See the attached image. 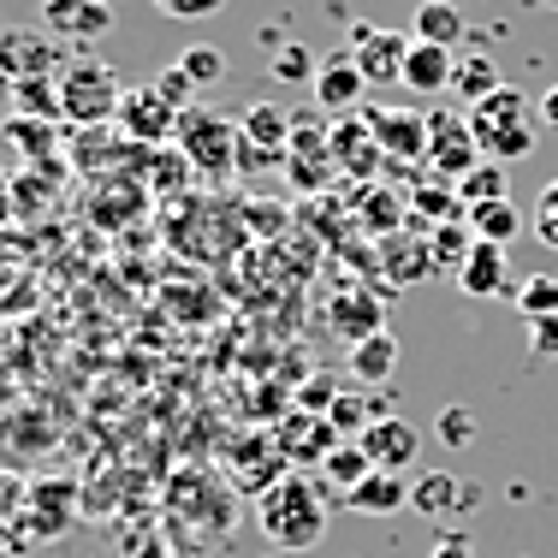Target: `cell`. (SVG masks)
<instances>
[{
    "instance_id": "6da1fadb",
    "label": "cell",
    "mask_w": 558,
    "mask_h": 558,
    "mask_svg": "<svg viewBox=\"0 0 558 558\" xmlns=\"http://www.w3.org/2000/svg\"><path fill=\"white\" fill-rule=\"evenodd\" d=\"M256 523L274 541V553H310L327 535V494L322 482H310L303 470H291L286 482H274L256 499Z\"/></svg>"
},
{
    "instance_id": "7a4b0ae2",
    "label": "cell",
    "mask_w": 558,
    "mask_h": 558,
    "mask_svg": "<svg viewBox=\"0 0 558 558\" xmlns=\"http://www.w3.org/2000/svg\"><path fill=\"white\" fill-rule=\"evenodd\" d=\"M470 131L475 143H482V161H523V155H535V137H541V108L523 96V89H494V96L482 101V108H470Z\"/></svg>"
},
{
    "instance_id": "3957f363",
    "label": "cell",
    "mask_w": 558,
    "mask_h": 558,
    "mask_svg": "<svg viewBox=\"0 0 558 558\" xmlns=\"http://www.w3.org/2000/svg\"><path fill=\"white\" fill-rule=\"evenodd\" d=\"M54 96H60V113L72 119L77 131H96V125H108V119H119L125 89H119L113 65H101V60H72V65L54 77Z\"/></svg>"
},
{
    "instance_id": "277c9868",
    "label": "cell",
    "mask_w": 558,
    "mask_h": 558,
    "mask_svg": "<svg viewBox=\"0 0 558 558\" xmlns=\"http://www.w3.org/2000/svg\"><path fill=\"white\" fill-rule=\"evenodd\" d=\"M172 143L191 155V167L203 172V179H232V172H238V149H244V137H238V119H226V113H215V108H184V113H179V131H172Z\"/></svg>"
},
{
    "instance_id": "5b68a950",
    "label": "cell",
    "mask_w": 558,
    "mask_h": 558,
    "mask_svg": "<svg viewBox=\"0 0 558 558\" xmlns=\"http://www.w3.org/2000/svg\"><path fill=\"white\" fill-rule=\"evenodd\" d=\"M291 131H298V113L274 108V101H250V108L238 113V137H244V149H238V172L291 161Z\"/></svg>"
},
{
    "instance_id": "8992f818",
    "label": "cell",
    "mask_w": 558,
    "mask_h": 558,
    "mask_svg": "<svg viewBox=\"0 0 558 558\" xmlns=\"http://www.w3.org/2000/svg\"><path fill=\"white\" fill-rule=\"evenodd\" d=\"M65 72L60 65V36L54 31H31V24H12L0 31V77L7 84H54Z\"/></svg>"
},
{
    "instance_id": "52a82bcc",
    "label": "cell",
    "mask_w": 558,
    "mask_h": 558,
    "mask_svg": "<svg viewBox=\"0 0 558 558\" xmlns=\"http://www.w3.org/2000/svg\"><path fill=\"white\" fill-rule=\"evenodd\" d=\"M220 463H226V482H232L238 494H250V499H262L274 482H286V475H291V463H286V451H279L274 434H250V440H232Z\"/></svg>"
},
{
    "instance_id": "ba28073f",
    "label": "cell",
    "mask_w": 558,
    "mask_h": 558,
    "mask_svg": "<svg viewBox=\"0 0 558 558\" xmlns=\"http://www.w3.org/2000/svg\"><path fill=\"white\" fill-rule=\"evenodd\" d=\"M179 113L184 108H172L161 96V84H137V89H125L113 125H119V137L143 143V149H161V143H172V131H179Z\"/></svg>"
},
{
    "instance_id": "9c48e42d",
    "label": "cell",
    "mask_w": 558,
    "mask_h": 558,
    "mask_svg": "<svg viewBox=\"0 0 558 558\" xmlns=\"http://www.w3.org/2000/svg\"><path fill=\"white\" fill-rule=\"evenodd\" d=\"M428 167L446 172L451 184H458L470 167H482V143H475V131H470L463 113H451V108L428 113Z\"/></svg>"
},
{
    "instance_id": "30bf717a",
    "label": "cell",
    "mask_w": 558,
    "mask_h": 558,
    "mask_svg": "<svg viewBox=\"0 0 558 558\" xmlns=\"http://www.w3.org/2000/svg\"><path fill=\"white\" fill-rule=\"evenodd\" d=\"M410 36L387 31V24H356L351 31V54L363 65L368 84H404V60H410Z\"/></svg>"
},
{
    "instance_id": "8fae6325",
    "label": "cell",
    "mask_w": 558,
    "mask_h": 558,
    "mask_svg": "<svg viewBox=\"0 0 558 558\" xmlns=\"http://www.w3.org/2000/svg\"><path fill=\"white\" fill-rule=\"evenodd\" d=\"M72 517H77V482H65V475L31 482V511H24L31 541H60L72 529Z\"/></svg>"
},
{
    "instance_id": "7c38bea8",
    "label": "cell",
    "mask_w": 558,
    "mask_h": 558,
    "mask_svg": "<svg viewBox=\"0 0 558 558\" xmlns=\"http://www.w3.org/2000/svg\"><path fill=\"white\" fill-rule=\"evenodd\" d=\"M368 131L387 161H428V113L416 108H368Z\"/></svg>"
},
{
    "instance_id": "4fadbf2b",
    "label": "cell",
    "mask_w": 558,
    "mask_h": 558,
    "mask_svg": "<svg viewBox=\"0 0 558 558\" xmlns=\"http://www.w3.org/2000/svg\"><path fill=\"white\" fill-rule=\"evenodd\" d=\"M279 451H286L291 470H310V463H327V451H339L344 440L333 434V422L327 416H310V410H291L286 422H279Z\"/></svg>"
},
{
    "instance_id": "5bb4252c",
    "label": "cell",
    "mask_w": 558,
    "mask_h": 558,
    "mask_svg": "<svg viewBox=\"0 0 558 558\" xmlns=\"http://www.w3.org/2000/svg\"><path fill=\"white\" fill-rule=\"evenodd\" d=\"M333 131L315 125V119H298V131H291V184H303V191H322L327 179H333Z\"/></svg>"
},
{
    "instance_id": "9a60e30c",
    "label": "cell",
    "mask_w": 558,
    "mask_h": 558,
    "mask_svg": "<svg viewBox=\"0 0 558 558\" xmlns=\"http://www.w3.org/2000/svg\"><path fill=\"white\" fill-rule=\"evenodd\" d=\"M43 24L60 43H101L113 31V7L108 0H43Z\"/></svg>"
},
{
    "instance_id": "2e32d148",
    "label": "cell",
    "mask_w": 558,
    "mask_h": 558,
    "mask_svg": "<svg viewBox=\"0 0 558 558\" xmlns=\"http://www.w3.org/2000/svg\"><path fill=\"white\" fill-rule=\"evenodd\" d=\"M310 89H315V108H322V113H351L356 101H363L368 77H363V65H356L351 48H339V54L322 60V72H315Z\"/></svg>"
},
{
    "instance_id": "e0dca14e",
    "label": "cell",
    "mask_w": 558,
    "mask_h": 558,
    "mask_svg": "<svg viewBox=\"0 0 558 558\" xmlns=\"http://www.w3.org/2000/svg\"><path fill=\"white\" fill-rule=\"evenodd\" d=\"M333 131V161L344 172H356V179H368V172H380V161H387V149L375 143V131H368V113H351L344 119L339 113V125H327Z\"/></svg>"
},
{
    "instance_id": "ac0fdd59",
    "label": "cell",
    "mask_w": 558,
    "mask_h": 558,
    "mask_svg": "<svg viewBox=\"0 0 558 558\" xmlns=\"http://www.w3.org/2000/svg\"><path fill=\"white\" fill-rule=\"evenodd\" d=\"M356 446L368 451V463H375V470H398V475H404L410 463H416V446H422V440H416V428H410L404 416H380Z\"/></svg>"
},
{
    "instance_id": "d6986e66",
    "label": "cell",
    "mask_w": 558,
    "mask_h": 558,
    "mask_svg": "<svg viewBox=\"0 0 558 558\" xmlns=\"http://www.w3.org/2000/svg\"><path fill=\"white\" fill-rule=\"evenodd\" d=\"M410 505V482L398 470H368L363 482L344 494V511H356V517H392V511H404Z\"/></svg>"
},
{
    "instance_id": "ffe728a7",
    "label": "cell",
    "mask_w": 558,
    "mask_h": 558,
    "mask_svg": "<svg viewBox=\"0 0 558 558\" xmlns=\"http://www.w3.org/2000/svg\"><path fill=\"white\" fill-rule=\"evenodd\" d=\"M451 72H458L451 48L416 43V48H410V60H404V89H416V96H446V89H451Z\"/></svg>"
},
{
    "instance_id": "44dd1931",
    "label": "cell",
    "mask_w": 558,
    "mask_h": 558,
    "mask_svg": "<svg viewBox=\"0 0 558 558\" xmlns=\"http://www.w3.org/2000/svg\"><path fill=\"white\" fill-rule=\"evenodd\" d=\"M458 291L463 298H494V291H505V244H487V238H475L470 262H463L458 274Z\"/></svg>"
},
{
    "instance_id": "7402d4cb",
    "label": "cell",
    "mask_w": 558,
    "mask_h": 558,
    "mask_svg": "<svg viewBox=\"0 0 558 558\" xmlns=\"http://www.w3.org/2000/svg\"><path fill=\"white\" fill-rule=\"evenodd\" d=\"M392 368H398V339L392 333L351 344V380L356 387H380V380H392Z\"/></svg>"
},
{
    "instance_id": "603a6c76",
    "label": "cell",
    "mask_w": 558,
    "mask_h": 558,
    "mask_svg": "<svg viewBox=\"0 0 558 558\" xmlns=\"http://www.w3.org/2000/svg\"><path fill=\"white\" fill-rule=\"evenodd\" d=\"M494 89H505V77H499V65L487 60V54H463V60H458V72H451V96H458V101L482 108Z\"/></svg>"
},
{
    "instance_id": "cb8c5ba5",
    "label": "cell",
    "mask_w": 558,
    "mask_h": 558,
    "mask_svg": "<svg viewBox=\"0 0 558 558\" xmlns=\"http://www.w3.org/2000/svg\"><path fill=\"white\" fill-rule=\"evenodd\" d=\"M24 511H31V482H24V475H12V470H0V547L31 541Z\"/></svg>"
},
{
    "instance_id": "d4e9b609",
    "label": "cell",
    "mask_w": 558,
    "mask_h": 558,
    "mask_svg": "<svg viewBox=\"0 0 558 558\" xmlns=\"http://www.w3.org/2000/svg\"><path fill=\"white\" fill-rule=\"evenodd\" d=\"M327 422H333L339 440H344V434H351V440H363V434L380 422V410H375V398H368L363 387H344V392H339V404L327 410Z\"/></svg>"
},
{
    "instance_id": "484cf974",
    "label": "cell",
    "mask_w": 558,
    "mask_h": 558,
    "mask_svg": "<svg viewBox=\"0 0 558 558\" xmlns=\"http://www.w3.org/2000/svg\"><path fill=\"white\" fill-rule=\"evenodd\" d=\"M463 36V12L451 0H422L416 7V43H434V48H451Z\"/></svg>"
},
{
    "instance_id": "4316f807",
    "label": "cell",
    "mask_w": 558,
    "mask_h": 558,
    "mask_svg": "<svg viewBox=\"0 0 558 558\" xmlns=\"http://www.w3.org/2000/svg\"><path fill=\"white\" fill-rule=\"evenodd\" d=\"M333 327H339V333L351 339V344L387 333V327H380V303H375V298H363V291H356V298H339V303H333Z\"/></svg>"
},
{
    "instance_id": "83f0119b",
    "label": "cell",
    "mask_w": 558,
    "mask_h": 558,
    "mask_svg": "<svg viewBox=\"0 0 558 558\" xmlns=\"http://www.w3.org/2000/svg\"><path fill=\"white\" fill-rule=\"evenodd\" d=\"M470 250H475L470 220H446V226H434V232H428V256H434V268H451V274H458L463 262H470Z\"/></svg>"
},
{
    "instance_id": "f1b7e54d",
    "label": "cell",
    "mask_w": 558,
    "mask_h": 558,
    "mask_svg": "<svg viewBox=\"0 0 558 558\" xmlns=\"http://www.w3.org/2000/svg\"><path fill=\"white\" fill-rule=\"evenodd\" d=\"M470 232L487 238V244H511V238L523 232V215L511 208V196H505V203H482V208H470Z\"/></svg>"
},
{
    "instance_id": "f546056e",
    "label": "cell",
    "mask_w": 558,
    "mask_h": 558,
    "mask_svg": "<svg viewBox=\"0 0 558 558\" xmlns=\"http://www.w3.org/2000/svg\"><path fill=\"white\" fill-rule=\"evenodd\" d=\"M410 208H416V220H434V226H446V220H470V208H463L458 184H422V191L410 196Z\"/></svg>"
},
{
    "instance_id": "4dcf8cb0",
    "label": "cell",
    "mask_w": 558,
    "mask_h": 558,
    "mask_svg": "<svg viewBox=\"0 0 558 558\" xmlns=\"http://www.w3.org/2000/svg\"><path fill=\"white\" fill-rule=\"evenodd\" d=\"M172 65L191 77V89H215V84H226V54H220V48H208V43H191Z\"/></svg>"
},
{
    "instance_id": "1f68e13d",
    "label": "cell",
    "mask_w": 558,
    "mask_h": 558,
    "mask_svg": "<svg viewBox=\"0 0 558 558\" xmlns=\"http://www.w3.org/2000/svg\"><path fill=\"white\" fill-rule=\"evenodd\" d=\"M458 494H463V482H458V475L434 470V475H422V482L410 487V505H416V511H428V517H440V511H451V505H463Z\"/></svg>"
},
{
    "instance_id": "d6a6232c",
    "label": "cell",
    "mask_w": 558,
    "mask_h": 558,
    "mask_svg": "<svg viewBox=\"0 0 558 558\" xmlns=\"http://www.w3.org/2000/svg\"><path fill=\"white\" fill-rule=\"evenodd\" d=\"M458 196H463V208L505 203V167H499V161H482V167H470V172L458 179Z\"/></svg>"
},
{
    "instance_id": "836d02e7",
    "label": "cell",
    "mask_w": 558,
    "mask_h": 558,
    "mask_svg": "<svg viewBox=\"0 0 558 558\" xmlns=\"http://www.w3.org/2000/svg\"><path fill=\"white\" fill-rule=\"evenodd\" d=\"M196 179V167H191V155L179 149V143H161V149H155V167H149V184L155 191H184V184Z\"/></svg>"
},
{
    "instance_id": "e575fe53",
    "label": "cell",
    "mask_w": 558,
    "mask_h": 558,
    "mask_svg": "<svg viewBox=\"0 0 558 558\" xmlns=\"http://www.w3.org/2000/svg\"><path fill=\"white\" fill-rule=\"evenodd\" d=\"M368 470H375V463H368V451L356 446V440H351V446H339V451H327V463H322V475H327L333 487H344V494H351V487L363 482Z\"/></svg>"
},
{
    "instance_id": "d590c367",
    "label": "cell",
    "mask_w": 558,
    "mask_h": 558,
    "mask_svg": "<svg viewBox=\"0 0 558 558\" xmlns=\"http://www.w3.org/2000/svg\"><path fill=\"white\" fill-rule=\"evenodd\" d=\"M517 310H523V322H535V315H558V279L553 274H535L517 286Z\"/></svg>"
},
{
    "instance_id": "8d00e7d4",
    "label": "cell",
    "mask_w": 558,
    "mask_h": 558,
    "mask_svg": "<svg viewBox=\"0 0 558 558\" xmlns=\"http://www.w3.org/2000/svg\"><path fill=\"white\" fill-rule=\"evenodd\" d=\"M315 72H322V60H315L303 43H291V48H279V54H274V77H279V84H315Z\"/></svg>"
},
{
    "instance_id": "74e56055",
    "label": "cell",
    "mask_w": 558,
    "mask_h": 558,
    "mask_svg": "<svg viewBox=\"0 0 558 558\" xmlns=\"http://www.w3.org/2000/svg\"><path fill=\"white\" fill-rule=\"evenodd\" d=\"M339 392H344L339 375H310V380L298 387V410H310V416H327V410L339 404Z\"/></svg>"
},
{
    "instance_id": "f35d334b",
    "label": "cell",
    "mask_w": 558,
    "mask_h": 558,
    "mask_svg": "<svg viewBox=\"0 0 558 558\" xmlns=\"http://www.w3.org/2000/svg\"><path fill=\"white\" fill-rule=\"evenodd\" d=\"M404 215H410V208L398 203V196H387V191H375V196L363 203V226H368V232H398V226H404Z\"/></svg>"
},
{
    "instance_id": "ab89813d",
    "label": "cell",
    "mask_w": 558,
    "mask_h": 558,
    "mask_svg": "<svg viewBox=\"0 0 558 558\" xmlns=\"http://www.w3.org/2000/svg\"><path fill=\"white\" fill-rule=\"evenodd\" d=\"M529 356L558 363V315H535V322H529Z\"/></svg>"
},
{
    "instance_id": "60d3db41",
    "label": "cell",
    "mask_w": 558,
    "mask_h": 558,
    "mask_svg": "<svg viewBox=\"0 0 558 558\" xmlns=\"http://www.w3.org/2000/svg\"><path fill=\"white\" fill-rule=\"evenodd\" d=\"M535 238L547 250H558V179L541 191V203H535Z\"/></svg>"
},
{
    "instance_id": "b9f144b4",
    "label": "cell",
    "mask_w": 558,
    "mask_h": 558,
    "mask_svg": "<svg viewBox=\"0 0 558 558\" xmlns=\"http://www.w3.org/2000/svg\"><path fill=\"white\" fill-rule=\"evenodd\" d=\"M440 434H446L451 446H470V434H475V416H470V410H446V416H440Z\"/></svg>"
},
{
    "instance_id": "7bdbcfd3",
    "label": "cell",
    "mask_w": 558,
    "mask_h": 558,
    "mask_svg": "<svg viewBox=\"0 0 558 558\" xmlns=\"http://www.w3.org/2000/svg\"><path fill=\"white\" fill-rule=\"evenodd\" d=\"M161 12H172V19H208V12H220L226 0H155Z\"/></svg>"
},
{
    "instance_id": "ee69618b",
    "label": "cell",
    "mask_w": 558,
    "mask_h": 558,
    "mask_svg": "<svg viewBox=\"0 0 558 558\" xmlns=\"http://www.w3.org/2000/svg\"><path fill=\"white\" fill-rule=\"evenodd\" d=\"M428 558H475V547H470L463 535H440V541H434V553H428Z\"/></svg>"
},
{
    "instance_id": "f6af8a7d",
    "label": "cell",
    "mask_w": 558,
    "mask_h": 558,
    "mask_svg": "<svg viewBox=\"0 0 558 558\" xmlns=\"http://www.w3.org/2000/svg\"><path fill=\"white\" fill-rule=\"evenodd\" d=\"M387 250H398V279H416V274H422V268H416V256H422L416 244H387Z\"/></svg>"
},
{
    "instance_id": "bcb514c9",
    "label": "cell",
    "mask_w": 558,
    "mask_h": 558,
    "mask_svg": "<svg viewBox=\"0 0 558 558\" xmlns=\"http://www.w3.org/2000/svg\"><path fill=\"white\" fill-rule=\"evenodd\" d=\"M541 125H553V131H558V84L547 89V96H541Z\"/></svg>"
},
{
    "instance_id": "7dc6e473",
    "label": "cell",
    "mask_w": 558,
    "mask_h": 558,
    "mask_svg": "<svg viewBox=\"0 0 558 558\" xmlns=\"http://www.w3.org/2000/svg\"><path fill=\"white\" fill-rule=\"evenodd\" d=\"M262 558H291V553H262Z\"/></svg>"
},
{
    "instance_id": "c3c4849f",
    "label": "cell",
    "mask_w": 558,
    "mask_h": 558,
    "mask_svg": "<svg viewBox=\"0 0 558 558\" xmlns=\"http://www.w3.org/2000/svg\"><path fill=\"white\" fill-rule=\"evenodd\" d=\"M541 7H558V0H541Z\"/></svg>"
}]
</instances>
